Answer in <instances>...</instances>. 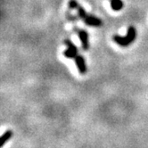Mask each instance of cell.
Returning <instances> with one entry per match:
<instances>
[{"label":"cell","mask_w":148,"mask_h":148,"mask_svg":"<svg viewBox=\"0 0 148 148\" xmlns=\"http://www.w3.org/2000/svg\"><path fill=\"white\" fill-rule=\"evenodd\" d=\"M136 38V29L133 26H130L129 27L128 30H127V35L125 37H121L120 35H114L112 37V39L120 47H126L130 46L131 43H133Z\"/></svg>","instance_id":"cell-1"},{"label":"cell","mask_w":148,"mask_h":148,"mask_svg":"<svg viewBox=\"0 0 148 148\" xmlns=\"http://www.w3.org/2000/svg\"><path fill=\"white\" fill-rule=\"evenodd\" d=\"M75 9L78 11V15L80 19L83 20V22L85 23L88 26H93V27H100L102 26L103 24V22L102 20L94 16V15H90V14H88V13L85 11V9H84L81 5H76Z\"/></svg>","instance_id":"cell-2"},{"label":"cell","mask_w":148,"mask_h":148,"mask_svg":"<svg viewBox=\"0 0 148 148\" xmlns=\"http://www.w3.org/2000/svg\"><path fill=\"white\" fill-rule=\"evenodd\" d=\"M64 44L67 46V50L63 52V56L66 58L71 59V58H75L78 56V49L77 47L74 45L70 39H65L64 40Z\"/></svg>","instance_id":"cell-3"},{"label":"cell","mask_w":148,"mask_h":148,"mask_svg":"<svg viewBox=\"0 0 148 148\" xmlns=\"http://www.w3.org/2000/svg\"><path fill=\"white\" fill-rule=\"evenodd\" d=\"M78 36L81 41V45L84 50H88L89 42H88V33L84 29H76Z\"/></svg>","instance_id":"cell-4"},{"label":"cell","mask_w":148,"mask_h":148,"mask_svg":"<svg viewBox=\"0 0 148 148\" xmlns=\"http://www.w3.org/2000/svg\"><path fill=\"white\" fill-rule=\"evenodd\" d=\"M75 63H76L77 69L80 74H85L87 72L86 61L82 56H77L75 57Z\"/></svg>","instance_id":"cell-5"},{"label":"cell","mask_w":148,"mask_h":148,"mask_svg":"<svg viewBox=\"0 0 148 148\" xmlns=\"http://www.w3.org/2000/svg\"><path fill=\"white\" fill-rule=\"evenodd\" d=\"M13 136V131L12 130H7L5 131L0 137V147H2L6 142L10 140V138Z\"/></svg>","instance_id":"cell-6"},{"label":"cell","mask_w":148,"mask_h":148,"mask_svg":"<svg viewBox=\"0 0 148 148\" xmlns=\"http://www.w3.org/2000/svg\"><path fill=\"white\" fill-rule=\"evenodd\" d=\"M111 8L113 11H120L123 8L122 0H111Z\"/></svg>","instance_id":"cell-7"}]
</instances>
